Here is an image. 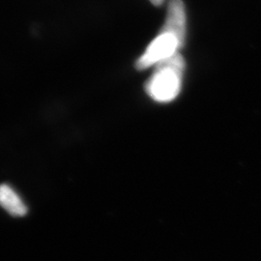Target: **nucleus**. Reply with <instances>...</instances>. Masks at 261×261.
<instances>
[{
	"label": "nucleus",
	"instance_id": "1",
	"mask_svg": "<svg viewBox=\"0 0 261 261\" xmlns=\"http://www.w3.org/2000/svg\"><path fill=\"white\" fill-rule=\"evenodd\" d=\"M184 67V59L179 53L158 63L145 85L147 94L161 103L175 99L181 89Z\"/></svg>",
	"mask_w": 261,
	"mask_h": 261
},
{
	"label": "nucleus",
	"instance_id": "2",
	"mask_svg": "<svg viewBox=\"0 0 261 261\" xmlns=\"http://www.w3.org/2000/svg\"><path fill=\"white\" fill-rule=\"evenodd\" d=\"M182 46L183 43L176 36L168 32H160L145 53L138 59L136 67L139 70H145L151 66L157 65L177 54L178 49Z\"/></svg>",
	"mask_w": 261,
	"mask_h": 261
},
{
	"label": "nucleus",
	"instance_id": "3",
	"mask_svg": "<svg viewBox=\"0 0 261 261\" xmlns=\"http://www.w3.org/2000/svg\"><path fill=\"white\" fill-rule=\"evenodd\" d=\"M186 9L182 0H169L165 24L161 32H168L184 44L186 38Z\"/></svg>",
	"mask_w": 261,
	"mask_h": 261
},
{
	"label": "nucleus",
	"instance_id": "4",
	"mask_svg": "<svg viewBox=\"0 0 261 261\" xmlns=\"http://www.w3.org/2000/svg\"><path fill=\"white\" fill-rule=\"evenodd\" d=\"M0 206L14 217H23L28 213V208L16 193V191L6 184L0 185Z\"/></svg>",
	"mask_w": 261,
	"mask_h": 261
},
{
	"label": "nucleus",
	"instance_id": "5",
	"mask_svg": "<svg viewBox=\"0 0 261 261\" xmlns=\"http://www.w3.org/2000/svg\"><path fill=\"white\" fill-rule=\"evenodd\" d=\"M152 4H154L155 6H161L164 2V0H150Z\"/></svg>",
	"mask_w": 261,
	"mask_h": 261
}]
</instances>
